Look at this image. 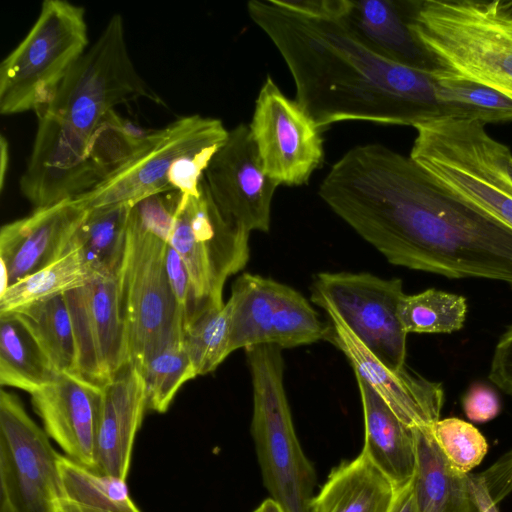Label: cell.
<instances>
[{
  "label": "cell",
  "instance_id": "obj_2",
  "mask_svg": "<svg viewBox=\"0 0 512 512\" xmlns=\"http://www.w3.org/2000/svg\"><path fill=\"white\" fill-rule=\"evenodd\" d=\"M346 0H251L295 83L296 101L322 132L344 121L415 126L444 117L432 73L397 64L348 24Z\"/></svg>",
  "mask_w": 512,
  "mask_h": 512
},
{
  "label": "cell",
  "instance_id": "obj_20",
  "mask_svg": "<svg viewBox=\"0 0 512 512\" xmlns=\"http://www.w3.org/2000/svg\"><path fill=\"white\" fill-rule=\"evenodd\" d=\"M344 15L358 37L383 57L424 72L439 70L410 29L408 0H346Z\"/></svg>",
  "mask_w": 512,
  "mask_h": 512
},
{
  "label": "cell",
  "instance_id": "obj_28",
  "mask_svg": "<svg viewBox=\"0 0 512 512\" xmlns=\"http://www.w3.org/2000/svg\"><path fill=\"white\" fill-rule=\"evenodd\" d=\"M60 375L21 322L11 314H0L1 385L31 394Z\"/></svg>",
  "mask_w": 512,
  "mask_h": 512
},
{
  "label": "cell",
  "instance_id": "obj_21",
  "mask_svg": "<svg viewBox=\"0 0 512 512\" xmlns=\"http://www.w3.org/2000/svg\"><path fill=\"white\" fill-rule=\"evenodd\" d=\"M364 419L362 453L399 490L414 478L416 470L415 427L405 424L383 399L361 378L356 377Z\"/></svg>",
  "mask_w": 512,
  "mask_h": 512
},
{
  "label": "cell",
  "instance_id": "obj_42",
  "mask_svg": "<svg viewBox=\"0 0 512 512\" xmlns=\"http://www.w3.org/2000/svg\"><path fill=\"white\" fill-rule=\"evenodd\" d=\"M390 512H417L413 480L397 491Z\"/></svg>",
  "mask_w": 512,
  "mask_h": 512
},
{
  "label": "cell",
  "instance_id": "obj_32",
  "mask_svg": "<svg viewBox=\"0 0 512 512\" xmlns=\"http://www.w3.org/2000/svg\"><path fill=\"white\" fill-rule=\"evenodd\" d=\"M466 314L467 302L463 296L434 288L405 294L398 307V318L406 334L458 331Z\"/></svg>",
  "mask_w": 512,
  "mask_h": 512
},
{
  "label": "cell",
  "instance_id": "obj_18",
  "mask_svg": "<svg viewBox=\"0 0 512 512\" xmlns=\"http://www.w3.org/2000/svg\"><path fill=\"white\" fill-rule=\"evenodd\" d=\"M43 429L74 462L96 471L102 386L61 374L30 394Z\"/></svg>",
  "mask_w": 512,
  "mask_h": 512
},
{
  "label": "cell",
  "instance_id": "obj_4",
  "mask_svg": "<svg viewBox=\"0 0 512 512\" xmlns=\"http://www.w3.org/2000/svg\"><path fill=\"white\" fill-rule=\"evenodd\" d=\"M176 191L156 194L131 207L118 286L127 330L130 364L147 359L184 333V319L172 293L166 250L175 211Z\"/></svg>",
  "mask_w": 512,
  "mask_h": 512
},
{
  "label": "cell",
  "instance_id": "obj_3",
  "mask_svg": "<svg viewBox=\"0 0 512 512\" xmlns=\"http://www.w3.org/2000/svg\"><path fill=\"white\" fill-rule=\"evenodd\" d=\"M142 99L164 105L136 69L123 17L114 14L36 113L32 150L19 181L34 209L74 199L96 185L88 149L98 125L115 107Z\"/></svg>",
  "mask_w": 512,
  "mask_h": 512
},
{
  "label": "cell",
  "instance_id": "obj_39",
  "mask_svg": "<svg viewBox=\"0 0 512 512\" xmlns=\"http://www.w3.org/2000/svg\"><path fill=\"white\" fill-rule=\"evenodd\" d=\"M489 379L512 395V324L500 336L491 359Z\"/></svg>",
  "mask_w": 512,
  "mask_h": 512
},
{
  "label": "cell",
  "instance_id": "obj_40",
  "mask_svg": "<svg viewBox=\"0 0 512 512\" xmlns=\"http://www.w3.org/2000/svg\"><path fill=\"white\" fill-rule=\"evenodd\" d=\"M480 476L492 500L498 504L512 491V451L503 455Z\"/></svg>",
  "mask_w": 512,
  "mask_h": 512
},
{
  "label": "cell",
  "instance_id": "obj_8",
  "mask_svg": "<svg viewBox=\"0 0 512 512\" xmlns=\"http://www.w3.org/2000/svg\"><path fill=\"white\" fill-rule=\"evenodd\" d=\"M88 45L82 6L66 0L43 1L26 36L0 64L1 115L43 109Z\"/></svg>",
  "mask_w": 512,
  "mask_h": 512
},
{
  "label": "cell",
  "instance_id": "obj_29",
  "mask_svg": "<svg viewBox=\"0 0 512 512\" xmlns=\"http://www.w3.org/2000/svg\"><path fill=\"white\" fill-rule=\"evenodd\" d=\"M99 277L78 248L69 247L58 260L17 281L0 293V314L63 295Z\"/></svg>",
  "mask_w": 512,
  "mask_h": 512
},
{
  "label": "cell",
  "instance_id": "obj_24",
  "mask_svg": "<svg viewBox=\"0 0 512 512\" xmlns=\"http://www.w3.org/2000/svg\"><path fill=\"white\" fill-rule=\"evenodd\" d=\"M282 283L248 272L233 282L230 351L270 344L273 319Z\"/></svg>",
  "mask_w": 512,
  "mask_h": 512
},
{
  "label": "cell",
  "instance_id": "obj_44",
  "mask_svg": "<svg viewBox=\"0 0 512 512\" xmlns=\"http://www.w3.org/2000/svg\"><path fill=\"white\" fill-rule=\"evenodd\" d=\"M253 512H284L273 499L264 500Z\"/></svg>",
  "mask_w": 512,
  "mask_h": 512
},
{
  "label": "cell",
  "instance_id": "obj_30",
  "mask_svg": "<svg viewBox=\"0 0 512 512\" xmlns=\"http://www.w3.org/2000/svg\"><path fill=\"white\" fill-rule=\"evenodd\" d=\"M433 75L444 117L471 119L485 125L512 121V99L504 94L444 70Z\"/></svg>",
  "mask_w": 512,
  "mask_h": 512
},
{
  "label": "cell",
  "instance_id": "obj_11",
  "mask_svg": "<svg viewBox=\"0 0 512 512\" xmlns=\"http://www.w3.org/2000/svg\"><path fill=\"white\" fill-rule=\"evenodd\" d=\"M311 299L331 309L359 341L392 369L406 366V339L398 307L405 295L401 279L362 272H321L311 285Z\"/></svg>",
  "mask_w": 512,
  "mask_h": 512
},
{
  "label": "cell",
  "instance_id": "obj_33",
  "mask_svg": "<svg viewBox=\"0 0 512 512\" xmlns=\"http://www.w3.org/2000/svg\"><path fill=\"white\" fill-rule=\"evenodd\" d=\"M139 371L145 383L147 409L165 413L181 386L197 376L184 333L151 355Z\"/></svg>",
  "mask_w": 512,
  "mask_h": 512
},
{
  "label": "cell",
  "instance_id": "obj_27",
  "mask_svg": "<svg viewBox=\"0 0 512 512\" xmlns=\"http://www.w3.org/2000/svg\"><path fill=\"white\" fill-rule=\"evenodd\" d=\"M131 207L118 204L88 210L71 239L69 247L80 249L99 277L118 275Z\"/></svg>",
  "mask_w": 512,
  "mask_h": 512
},
{
  "label": "cell",
  "instance_id": "obj_37",
  "mask_svg": "<svg viewBox=\"0 0 512 512\" xmlns=\"http://www.w3.org/2000/svg\"><path fill=\"white\" fill-rule=\"evenodd\" d=\"M166 270L170 287L184 319V328L206 311L199 303L186 265L169 245L166 250Z\"/></svg>",
  "mask_w": 512,
  "mask_h": 512
},
{
  "label": "cell",
  "instance_id": "obj_35",
  "mask_svg": "<svg viewBox=\"0 0 512 512\" xmlns=\"http://www.w3.org/2000/svg\"><path fill=\"white\" fill-rule=\"evenodd\" d=\"M328 329V322L321 320L301 293L288 285H281L270 344L281 349L312 344L325 340Z\"/></svg>",
  "mask_w": 512,
  "mask_h": 512
},
{
  "label": "cell",
  "instance_id": "obj_23",
  "mask_svg": "<svg viewBox=\"0 0 512 512\" xmlns=\"http://www.w3.org/2000/svg\"><path fill=\"white\" fill-rule=\"evenodd\" d=\"M416 470L413 478L417 512H480L468 474L453 468L435 442L431 426L415 427Z\"/></svg>",
  "mask_w": 512,
  "mask_h": 512
},
{
  "label": "cell",
  "instance_id": "obj_25",
  "mask_svg": "<svg viewBox=\"0 0 512 512\" xmlns=\"http://www.w3.org/2000/svg\"><path fill=\"white\" fill-rule=\"evenodd\" d=\"M62 498L58 512H142L126 480L92 471L59 454Z\"/></svg>",
  "mask_w": 512,
  "mask_h": 512
},
{
  "label": "cell",
  "instance_id": "obj_13",
  "mask_svg": "<svg viewBox=\"0 0 512 512\" xmlns=\"http://www.w3.org/2000/svg\"><path fill=\"white\" fill-rule=\"evenodd\" d=\"M266 173L278 185L301 186L324 158L321 131L267 76L249 125Z\"/></svg>",
  "mask_w": 512,
  "mask_h": 512
},
{
  "label": "cell",
  "instance_id": "obj_10",
  "mask_svg": "<svg viewBox=\"0 0 512 512\" xmlns=\"http://www.w3.org/2000/svg\"><path fill=\"white\" fill-rule=\"evenodd\" d=\"M59 454L12 392L0 393V512H58Z\"/></svg>",
  "mask_w": 512,
  "mask_h": 512
},
{
  "label": "cell",
  "instance_id": "obj_1",
  "mask_svg": "<svg viewBox=\"0 0 512 512\" xmlns=\"http://www.w3.org/2000/svg\"><path fill=\"white\" fill-rule=\"evenodd\" d=\"M318 194L393 265L512 288V229L445 191L409 156L355 146Z\"/></svg>",
  "mask_w": 512,
  "mask_h": 512
},
{
  "label": "cell",
  "instance_id": "obj_9",
  "mask_svg": "<svg viewBox=\"0 0 512 512\" xmlns=\"http://www.w3.org/2000/svg\"><path fill=\"white\" fill-rule=\"evenodd\" d=\"M249 235L220 212L204 177L199 195L181 196L168 245L186 265L196 297L205 310L224 305L226 280L249 261Z\"/></svg>",
  "mask_w": 512,
  "mask_h": 512
},
{
  "label": "cell",
  "instance_id": "obj_17",
  "mask_svg": "<svg viewBox=\"0 0 512 512\" xmlns=\"http://www.w3.org/2000/svg\"><path fill=\"white\" fill-rule=\"evenodd\" d=\"M88 210L73 199L33 209L0 230L1 292L62 257Z\"/></svg>",
  "mask_w": 512,
  "mask_h": 512
},
{
  "label": "cell",
  "instance_id": "obj_41",
  "mask_svg": "<svg viewBox=\"0 0 512 512\" xmlns=\"http://www.w3.org/2000/svg\"><path fill=\"white\" fill-rule=\"evenodd\" d=\"M468 482L480 512H499L498 506L489 495L480 474L468 473Z\"/></svg>",
  "mask_w": 512,
  "mask_h": 512
},
{
  "label": "cell",
  "instance_id": "obj_43",
  "mask_svg": "<svg viewBox=\"0 0 512 512\" xmlns=\"http://www.w3.org/2000/svg\"><path fill=\"white\" fill-rule=\"evenodd\" d=\"M10 147L7 138L2 134L0 136V191L5 186L6 176L9 170Z\"/></svg>",
  "mask_w": 512,
  "mask_h": 512
},
{
  "label": "cell",
  "instance_id": "obj_26",
  "mask_svg": "<svg viewBox=\"0 0 512 512\" xmlns=\"http://www.w3.org/2000/svg\"><path fill=\"white\" fill-rule=\"evenodd\" d=\"M8 314L27 329L58 373L78 376L74 329L64 294Z\"/></svg>",
  "mask_w": 512,
  "mask_h": 512
},
{
  "label": "cell",
  "instance_id": "obj_36",
  "mask_svg": "<svg viewBox=\"0 0 512 512\" xmlns=\"http://www.w3.org/2000/svg\"><path fill=\"white\" fill-rule=\"evenodd\" d=\"M431 433L450 465L464 474L478 466L488 451L483 434L473 424L456 417L439 419L431 425Z\"/></svg>",
  "mask_w": 512,
  "mask_h": 512
},
{
  "label": "cell",
  "instance_id": "obj_14",
  "mask_svg": "<svg viewBox=\"0 0 512 512\" xmlns=\"http://www.w3.org/2000/svg\"><path fill=\"white\" fill-rule=\"evenodd\" d=\"M77 348L78 376L103 386L130 364L118 277H101L64 294Z\"/></svg>",
  "mask_w": 512,
  "mask_h": 512
},
{
  "label": "cell",
  "instance_id": "obj_5",
  "mask_svg": "<svg viewBox=\"0 0 512 512\" xmlns=\"http://www.w3.org/2000/svg\"><path fill=\"white\" fill-rule=\"evenodd\" d=\"M409 26L440 70L512 99V1L408 0Z\"/></svg>",
  "mask_w": 512,
  "mask_h": 512
},
{
  "label": "cell",
  "instance_id": "obj_16",
  "mask_svg": "<svg viewBox=\"0 0 512 512\" xmlns=\"http://www.w3.org/2000/svg\"><path fill=\"white\" fill-rule=\"evenodd\" d=\"M325 340L347 358L355 377L365 381L410 427L431 426L440 419L444 390L439 382L428 380L406 366L392 369L375 357L331 309Z\"/></svg>",
  "mask_w": 512,
  "mask_h": 512
},
{
  "label": "cell",
  "instance_id": "obj_34",
  "mask_svg": "<svg viewBox=\"0 0 512 512\" xmlns=\"http://www.w3.org/2000/svg\"><path fill=\"white\" fill-rule=\"evenodd\" d=\"M228 302L199 314L184 328V343L197 376L213 372L230 354Z\"/></svg>",
  "mask_w": 512,
  "mask_h": 512
},
{
  "label": "cell",
  "instance_id": "obj_12",
  "mask_svg": "<svg viewBox=\"0 0 512 512\" xmlns=\"http://www.w3.org/2000/svg\"><path fill=\"white\" fill-rule=\"evenodd\" d=\"M220 119L199 114L182 116L155 129L146 144L91 190L74 198L86 210L135 203L172 192L168 179L174 164L197 149L222 146L228 137Z\"/></svg>",
  "mask_w": 512,
  "mask_h": 512
},
{
  "label": "cell",
  "instance_id": "obj_15",
  "mask_svg": "<svg viewBox=\"0 0 512 512\" xmlns=\"http://www.w3.org/2000/svg\"><path fill=\"white\" fill-rule=\"evenodd\" d=\"M209 193L230 221L248 232H269L271 204L279 186L265 171L249 125L229 130L204 173Z\"/></svg>",
  "mask_w": 512,
  "mask_h": 512
},
{
  "label": "cell",
  "instance_id": "obj_6",
  "mask_svg": "<svg viewBox=\"0 0 512 512\" xmlns=\"http://www.w3.org/2000/svg\"><path fill=\"white\" fill-rule=\"evenodd\" d=\"M414 128L409 157L445 191L512 229L510 149L476 120L439 117Z\"/></svg>",
  "mask_w": 512,
  "mask_h": 512
},
{
  "label": "cell",
  "instance_id": "obj_7",
  "mask_svg": "<svg viewBox=\"0 0 512 512\" xmlns=\"http://www.w3.org/2000/svg\"><path fill=\"white\" fill-rule=\"evenodd\" d=\"M282 350L274 344L245 350L253 391L251 434L270 498L284 512H310L316 472L294 429Z\"/></svg>",
  "mask_w": 512,
  "mask_h": 512
},
{
  "label": "cell",
  "instance_id": "obj_19",
  "mask_svg": "<svg viewBox=\"0 0 512 512\" xmlns=\"http://www.w3.org/2000/svg\"><path fill=\"white\" fill-rule=\"evenodd\" d=\"M146 410L142 374L128 364L102 386L96 472L127 480L134 441Z\"/></svg>",
  "mask_w": 512,
  "mask_h": 512
},
{
  "label": "cell",
  "instance_id": "obj_31",
  "mask_svg": "<svg viewBox=\"0 0 512 512\" xmlns=\"http://www.w3.org/2000/svg\"><path fill=\"white\" fill-rule=\"evenodd\" d=\"M154 131L122 117L115 110L108 112L98 125L88 149V165L96 185L134 156Z\"/></svg>",
  "mask_w": 512,
  "mask_h": 512
},
{
  "label": "cell",
  "instance_id": "obj_38",
  "mask_svg": "<svg viewBox=\"0 0 512 512\" xmlns=\"http://www.w3.org/2000/svg\"><path fill=\"white\" fill-rule=\"evenodd\" d=\"M463 409L469 420L485 423L494 419L500 412L498 395L490 387L478 383L470 387L463 399Z\"/></svg>",
  "mask_w": 512,
  "mask_h": 512
},
{
  "label": "cell",
  "instance_id": "obj_22",
  "mask_svg": "<svg viewBox=\"0 0 512 512\" xmlns=\"http://www.w3.org/2000/svg\"><path fill=\"white\" fill-rule=\"evenodd\" d=\"M397 489L362 452L334 468L310 512H390Z\"/></svg>",
  "mask_w": 512,
  "mask_h": 512
},
{
  "label": "cell",
  "instance_id": "obj_45",
  "mask_svg": "<svg viewBox=\"0 0 512 512\" xmlns=\"http://www.w3.org/2000/svg\"><path fill=\"white\" fill-rule=\"evenodd\" d=\"M507 170H508L509 176L512 179V153L509 155L508 160H507Z\"/></svg>",
  "mask_w": 512,
  "mask_h": 512
}]
</instances>
